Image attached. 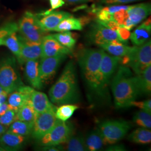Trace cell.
<instances>
[{
    "instance_id": "6",
    "label": "cell",
    "mask_w": 151,
    "mask_h": 151,
    "mask_svg": "<svg viewBox=\"0 0 151 151\" xmlns=\"http://www.w3.org/2000/svg\"><path fill=\"white\" fill-rule=\"evenodd\" d=\"M18 32L28 40L41 43L45 32L38 22V17L30 11H25L17 23Z\"/></svg>"
},
{
    "instance_id": "43",
    "label": "cell",
    "mask_w": 151,
    "mask_h": 151,
    "mask_svg": "<svg viewBox=\"0 0 151 151\" xmlns=\"http://www.w3.org/2000/svg\"><path fill=\"white\" fill-rule=\"evenodd\" d=\"M62 149H63V148L61 146H60V145L44 146L42 148V150L44 151H59L62 150Z\"/></svg>"
},
{
    "instance_id": "14",
    "label": "cell",
    "mask_w": 151,
    "mask_h": 151,
    "mask_svg": "<svg viewBox=\"0 0 151 151\" xmlns=\"http://www.w3.org/2000/svg\"><path fill=\"white\" fill-rule=\"evenodd\" d=\"M21 44L20 56L17 60L20 65L24 64L30 60H38L41 57V43L34 42L18 35Z\"/></svg>"
},
{
    "instance_id": "28",
    "label": "cell",
    "mask_w": 151,
    "mask_h": 151,
    "mask_svg": "<svg viewBox=\"0 0 151 151\" xmlns=\"http://www.w3.org/2000/svg\"><path fill=\"white\" fill-rule=\"evenodd\" d=\"M129 139L137 144H150L151 142V130L144 128H138L130 134Z\"/></svg>"
},
{
    "instance_id": "33",
    "label": "cell",
    "mask_w": 151,
    "mask_h": 151,
    "mask_svg": "<svg viewBox=\"0 0 151 151\" xmlns=\"http://www.w3.org/2000/svg\"><path fill=\"white\" fill-rule=\"evenodd\" d=\"M133 122L138 126L142 128L151 129V113L144 110H140L135 114L133 117Z\"/></svg>"
},
{
    "instance_id": "36",
    "label": "cell",
    "mask_w": 151,
    "mask_h": 151,
    "mask_svg": "<svg viewBox=\"0 0 151 151\" xmlns=\"http://www.w3.org/2000/svg\"><path fill=\"white\" fill-rule=\"evenodd\" d=\"M128 10L122 9L119 11H116L112 14L113 19L120 26H123L125 22L128 19Z\"/></svg>"
},
{
    "instance_id": "49",
    "label": "cell",
    "mask_w": 151,
    "mask_h": 151,
    "mask_svg": "<svg viewBox=\"0 0 151 151\" xmlns=\"http://www.w3.org/2000/svg\"><path fill=\"white\" fill-rule=\"evenodd\" d=\"M4 92H7L3 88H2L0 86V94L2 93H4Z\"/></svg>"
},
{
    "instance_id": "3",
    "label": "cell",
    "mask_w": 151,
    "mask_h": 151,
    "mask_svg": "<svg viewBox=\"0 0 151 151\" xmlns=\"http://www.w3.org/2000/svg\"><path fill=\"white\" fill-rule=\"evenodd\" d=\"M113 77L111 86L115 107L117 109L130 107V103L140 95L135 76L128 67L120 66Z\"/></svg>"
},
{
    "instance_id": "42",
    "label": "cell",
    "mask_w": 151,
    "mask_h": 151,
    "mask_svg": "<svg viewBox=\"0 0 151 151\" xmlns=\"http://www.w3.org/2000/svg\"><path fill=\"white\" fill-rule=\"evenodd\" d=\"M49 1L50 5L51 7L50 9L48 11L44 12L43 14H48L50 12L54 11V10L57 9L63 6L65 4L64 0H49Z\"/></svg>"
},
{
    "instance_id": "2",
    "label": "cell",
    "mask_w": 151,
    "mask_h": 151,
    "mask_svg": "<svg viewBox=\"0 0 151 151\" xmlns=\"http://www.w3.org/2000/svg\"><path fill=\"white\" fill-rule=\"evenodd\" d=\"M51 102L62 105L75 103L80 97L76 67L72 61L65 65L59 79L49 91Z\"/></svg>"
},
{
    "instance_id": "45",
    "label": "cell",
    "mask_w": 151,
    "mask_h": 151,
    "mask_svg": "<svg viewBox=\"0 0 151 151\" xmlns=\"http://www.w3.org/2000/svg\"><path fill=\"white\" fill-rule=\"evenodd\" d=\"M9 94V93L7 92H4L0 94V106L6 102Z\"/></svg>"
},
{
    "instance_id": "31",
    "label": "cell",
    "mask_w": 151,
    "mask_h": 151,
    "mask_svg": "<svg viewBox=\"0 0 151 151\" xmlns=\"http://www.w3.org/2000/svg\"><path fill=\"white\" fill-rule=\"evenodd\" d=\"M78 107L76 105L63 104L57 108L55 111V117L60 120L66 122L73 115Z\"/></svg>"
},
{
    "instance_id": "12",
    "label": "cell",
    "mask_w": 151,
    "mask_h": 151,
    "mask_svg": "<svg viewBox=\"0 0 151 151\" xmlns=\"http://www.w3.org/2000/svg\"><path fill=\"white\" fill-rule=\"evenodd\" d=\"M120 62V57L111 55L104 52L100 70L102 77L103 84L108 89L113 75L117 70Z\"/></svg>"
},
{
    "instance_id": "19",
    "label": "cell",
    "mask_w": 151,
    "mask_h": 151,
    "mask_svg": "<svg viewBox=\"0 0 151 151\" xmlns=\"http://www.w3.org/2000/svg\"><path fill=\"white\" fill-rule=\"evenodd\" d=\"M25 64V74L27 81L34 88L40 90L43 83L39 76L38 60H30Z\"/></svg>"
},
{
    "instance_id": "48",
    "label": "cell",
    "mask_w": 151,
    "mask_h": 151,
    "mask_svg": "<svg viewBox=\"0 0 151 151\" xmlns=\"http://www.w3.org/2000/svg\"><path fill=\"white\" fill-rule=\"evenodd\" d=\"M8 127L0 124V138L7 130Z\"/></svg>"
},
{
    "instance_id": "30",
    "label": "cell",
    "mask_w": 151,
    "mask_h": 151,
    "mask_svg": "<svg viewBox=\"0 0 151 151\" xmlns=\"http://www.w3.org/2000/svg\"><path fill=\"white\" fill-rule=\"evenodd\" d=\"M65 143L67 151H87L85 139L82 135H73L72 134Z\"/></svg>"
},
{
    "instance_id": "7",
    "label": "cell",
    "mask_w": 151,
    "mask_h": 151,
    "mask_svg": "<svg viewBox=\"0 0 151 151\" xmlns=\"http://www.w3.org/2000/svg\"><path fill=\"white\" fill-rule=\"evenodd\" d=\"M128 65L137 75L142 72L151 65V42L150 40L140 46L132 47L127 54Z\"/></svg>"
},
{
    "instance_id": "18",
    "label": "cell",
    "mask_w": 151,
    "mask_h": 151,
    "mask_svg": "<svg viewBox=\"0 0 151 151\" xmlns=\"http://www.w3.org/2000/svg\"><path fill=\"white\" fill-rule=\"evenodd\" d=\"M25 141L26 137L6 131L0 138V146L6 151H18L22 148Z\"/></svg>"
},
{
    "instance_id": "9",
    "label": "cell",
    "mask_w": 151,
    "mask_h": 151,
    "mask_svg": "<svg viewBox=\"0 0 151 151\" xmlns=\"http://www.w3.org/2000/svg\"><path fill=\"white\" fill-rule=\"evenodd\" d=\"M57 108L54 106L42 113H38L35 119L31 134L35 140H39L54 127L58 119L55 117Z\"/></svg>"
},
{
    "instance_id": "50",
    "label": "cell",
    "mask_w": 151,
    "mask_h": 151,
    "mask_svg": "<svg viewBox=\"0 0 151 151\" xmlns=\"http://www.w3.org/2000/svg\"><path fill=\"white\" fill-rule=\"evenodd\" d=\"M0 151H6L5 149H4L1 146H0Z\"/></svg>"
},
{
    "instance_id": "41",
    "label": "cell",
    "mask_w": 151,
    "mask_h": 151,
    "mask_svg": "<svg viewBox=\"0 0 151 151\" xmlns=\"http://www.w3.org/2000/svg\"><path fill=\"white\" fill-rule=\"evenodd\" d=\"M97 22L101 24L105 27L109 28V29L113 30L115 32H116L120 27L116 22L113 19L111 20H109V21H105V22H101V21L97 20Z\"/></svg>"
},
{
    "instance_id": "22",
    "label": "cell",
    "mask_w": 151,
    "mask_h": 151,
    "mask_svg": "<svg viewBox=\"0 0 151 151\" xmlns=\"http://www.w3.org/2000/svg\"><path fill=\"white\" fill-rule=\"evenodd\" d=\"M135 81L141 95H150L151 92V66L135 76Z\"/></svg>"
},
{
    "instance_id": "23",
    "label": "cell",
    "mask_w": 151,
    "mask_h": 151,
    "mask_svg": "<svg viewBox=\"0 0 151 151\" xmlns=\"http://www.w3.org/2000/svg\"><path fill=\"white\" fill-rule=\"evenodd\" d=\"M104 50L108 52L114 56L123 57L128 54L132 47L125 45L123 43L119 40H114L100 46Z\"/></svg>"
},
{
    "instance_id": "37",
    "label": "cell",
    "mask_w": 151,
    "mask_h": 151,
    "mask_svg": "<svg viewBox=\"0 0 151 151\" xmlns=\"http://www.w3.org/2000/svg\"><path fill=\"white\" fill-rule=\"evenodd\" d=\"M95 13L97 16V20L105 22L113 20L112 14L106 11L104 7L96 9L95 10Z\"/></svg>"
},
{
    "instance_id": "8",
    "label": "cell",
    "mask_w": 151,
    "mask_h": 151,
    "mask_svg": "<svg viewBox=\"0 0 151 151\" xmlns=\"http://www.w3.org/2000/svg\"><path fill=\"white\" fill-rule=\"evenodd\" d=\"M73 133L72 127L68 123L57 120L48 133L37 140L40 146H57L65 143Z\"/></svg>"
},
{
    "instance_id": "5",
    "label": "cell",
    "mask_w": 151,
    "mask_h": 151,
    "mask_svg": "<svg viewBox=\"0 0 151 151\" xmlns=\"http://www.w3.org/2000/svg\"><path fill=\"white\" fill-rule=\"evenodd\" d=\"M131 128L125 120H107L99 125L97 129L103 137L105 145H114L122 139Z\"/></svg>"
},
{
    "instance_id": "21",
    "label": "cell",
    "mask_w": 151,
    "mask_h": 151,
    "mask_svg": "<svg viewBox=\"0 0 151 151\" xmlns=\"http://www.w3.org/2000/svg\"><path fill=\"white\" fill-rule=\"evenodd\" d=\"M30 102L37 113H43L55 106L50 103L46 94L34 89L31 93Z\"/></svg>"
},
{
    "instance_id": "35",
    "label": "cell",
    "mask_w": 151,
    "mask_h": 151,
    "mask_svg": "<svg viewBox=\"0 0 151 151\" xmlns=\"http://www.w3.org/2000/svg\"><path fill=\"white\" fill-rule=\"evenodd\" d=\"M17 110L14 109H8L1 115H0V124L9 127L14 122L17 120Z\"/></svg>"
},
{
    "instance_id": "24",
    "label": "cell",
    "mask_w": 151,
    "mask_h": 151,
    "mask_svg": "<svg viewBox=\"0 0 151 151\" xmlns=\"http://www.w3.org/2000/svg\"><path fill=\"white\" fill-rule=\"evenodd\" d=\"M83 25L80 19L75 18L70 16L65 19L58 25L54 30V32H69L70 30H82L83 29Z\"/></svg>"
},
{
    "instance_id": "16",
    "label": "cell",
    "mask_w": 151,
    "mask_h": 151,
    "mask_svg": "<svg viewBox=\"0 0 151 151\" xmlns=\"http://www.w3.org/2000/svg\"><path fill=\"white\" fill-rule=\"evenodd\" d=\"M38 22L44 32L54 31L58 25L65 18L72 16L70 13L65 11H52L48 14L38 15Z\"/></svg>"
},
{
    "instance_id": "29",
    "label": "cell",
    "mask_w": 151,
    "mask_h": 151,
    "mask_svg": "<svg viewBox=\"0 0 151 151\" xmlns=\"http://www.w3.org/2000/svg\"><path fill=\"white\" fill-rule=\"evenodd\" d=\"M4 45L9 49L17 60L19 58L20 56L21 44L17 32H12L8 35L4 40Z\"/></svg>"
},
{
    "instance_id": "10",
    "label": "cell",
    "mask_w": 151,
    "mask_h": 151,
    "mask_svg": "<svg viewBox=\"0 0 151 151\" xmlns=\"http://www.w3.org/2000/svg\"><path fill=\"white\" fill-rule=\"evenodd\" d=\"M89 42L101 46L114 40H119L116 32L105 27L101 24L96 22L92 24L87 34Z\"/></svg>"
},
{
    "instance_id": "40",
    "label": "cell",
    "mask_w": 151,
    "mask_h": 151,
    "mask_svg": "<svg viewBox=\"0 0 151 151\" xmlns=\"http://www.w3.org/2000/svg\"><path fill=\"white\" fill-rule=\"evenodd\" d=\"M101 3L107 5H117L121 4H126L133 2L140 1L143 0H99Z\"/></svg>"
},
{
    "instance_id": "13",
    "label": "cell",
    "mask_w": 151,
    "mask_h": 151,
    "mask_svg": "<svg viewBox=\"0 0 151 151\" xmlns=\"http://www.w3.org/2000/svg\"><path fill=\"white\" fill-rule=\"evenodd\" d=\"M151 11V5L149 3H145L133 5L128 10V19L123 27L132 30L137 24L146 19Z\"/></svg>"
},
{
    "instance_id": "44",
    "label": "cell",
    "mask_w": 151,
    "mask_h": 151,
    "mask_svg": "<svg viewBox=\"0 0 151 151\" xmlns=\"http://www.w3.org/2000/svg\"><path fill=\"white\" fill-rule=\"evenodd\" d=\"M107 151H125V148L122 145H114L108 148Z\"/></svg>"
},
{
    "instance_id": "47",
    "label": "cell",
    "mask_w": 151,
    "mask_h": 151,
    "mask_svg": "<svg viewBox=\"0 0 151 151\" xmlns=\"http://www.w3.org/2000/svg\"><path fill=\"white\" fill-rule=\"evenodd\" d=\"M66 2L72 4H80V3H84V2H87L89 1H91L92 0H65Z\"/></svg>"
},
{
    "instance_id": "46",
    "label": "cell",
    "mask_w": 151,
    "mask_h": 151,
    "mask_svg": "<svg viewBox=\"0 0 151 151\" xmlns=\"http://www.w3.org/2000/svg\"><path fill=\"white\" fill-rule=\"evenodd\" d=\"M9 109L7 101L0 106V115L4 113L7 110Z\"/></svg>"
},
{
    "instance_id": "4",
    "label": "cell",
    "mask_w": 151,
    "mask_h": 151,
    "mask_svg": "<svg viewBox=\"0 0 151 151\" xmlns=\"http://www.w3.org/2000/svg\"><path fill=\"white\" fill-rule=\"evenodd\" d=\"M24 86L16 67V60L9 56L0 61V86L9 93Z\"/></svg>"
},
{
    "instance_id": "32",
    "label": "cell",
    "mask_w": 151,
    "mask_h": 151,
    "mask_svg": "<svg viewBox=\"0 0 151 151\" xmlns=\"http://www.w3.org/2000/svg\"><path fill=\"white\" fill-rule=\"evenodd\" d=\"M52 35L60 44L70 50L73 48L76 43V39L74 38L73 34L70 31L60 32Z\"/></svg>"
},
{
    "instance_id": "17",
    "label": "cell",
    "mask_w": 151,
    "mask_h": 151,
    "mask_svg": "<svg viewBox=\"0 0 151 151\" xmlns=\"http://www.w3.org/2000/svg\"><path fill=\"white\" fill-rule=\"evenodd\" d=\"M33 90L34 88L32 87L24 85L16 91L10 93L6 101L9 109H14L17 111L19 108L29 103Z\"/></svg>"
},
{
    "instance_id": "11",
    "label": "cell",
    "mask_w": 151,
    "mask_h": 151,
    "mask_svg": "<svg viewBox=\"0 0 151 151\" xmlns=\"http://www.w3.org/2000/svg\"><path fill=\"white\" fill-rule=\"evenodd\" d=\"M66 57L67 55L62 54L41 58L40 62L39 63V72L43 83L50 80L53 77L60 65Z\"/></svg>"
},
{
    "instance_id": "20",
    "label": "cell",
    "mask_w": 151,
    "mask_h": 151,
    "mask_svg": "<svg viewBox=\"0 0 151 151\" xmlns=\"http://www.w3.org/2000/svg\"><path fill=\"white\" fill-rule=\"evenodd\" d=\"M151 31V21L150 17L130 34L129 39L134 45L140 46L150 38Z\"/></svg>"
},
{
    "instance_id": "27",
    "label": "cell",
    "mask_w": 151,
    "mask_h": 151,
    "mask_svg": "<svg viewBox=\"0 0 151 151\" xmlns=\"http://www.w3.org/2000/svg\"><path fill=\"white\" fill-rule=\"evenodd\" d=\"M37 114L29 101L17 110L16 117L17 120L33 123Z\"/></svg>"
},
{
    "instance_id": "26",
    "label": "cell",
    "mask_w": 151,
    "mask_h": 151,
    "mask_svg": "<svg viewBox=\"0 0 151 151\" xmlns=\"http://www.w3.org/2000/svg\"><path fill=\"white\" fill-rule=\"evenodd\" d=\"M33 123L16 120L9 126L7 132L17 135L27 137L31 134Z\"/></svg>"
},
{
    "instance_id": "1",
    "label": "cell",
    "mask_w": 151,
    "mask_h": 151,
    "mask_svg": "<svg viewBox=\"0 0 151 151\" xmlns=\"http://www.w3.org/2000/svg\"><path fill=\"white\" fill-rule=\"evenodd\" d=\"M103 49H82L77 54V60L90 97L104 101L108 97V89L103 84L100 70Z\"/></svg>"
},
{
    "instance_id": "25",
    "label": "cell",
    "mask_w": 151,
    "mask_h": 151,
    "mask_svg": "<svg viewBox=\"0 0 151 151\" xmlns=\"http://www.w3.org/2000/svg\"><path fill=\"white\" fill-rule=\"evenodd\" d=\"M87 151H96L101 150L105 145L103 137L96 129L90 133L85 139Z\"/></svg>"
},
{
    "instance_id": "38",
    "label": "cell",
    "mask_w": 151,
    "mask_h": 151,
    "mask_svg": "<svg viewBox=\"0 0 151 151\" xmlns=\"http://www.w3.org/2000/svg\"><path fill=\"white\" fill-rule=\"evenodd\" d=\"M132 106L140 108L142 110H144L148 113H151V100L150 99L144 101H135V100L133 101L130 104V106Z\"/></svg>"
},
{
    "instance_id": "39",
    "label": "cell",
    "mask_w": 151,
    "mask_h": 151,
    "mask_svg": "<svg viewBox=\"0 0 151 151\" xmlns=\"http://www.w3.org/2000/svg\"><path fill=\"white\" fill-rule=\"evenodd\" d=\"M116 32L118 34L119 40L122 43H126L127 42H128L131 34L129 30L121 26L116 31Z\"/></svg>"
},
{
    "instance_id": "34",
    "label": "cell",
    "mask_w": 151,
    "mask_h": 151,
    "mask_svg": "<svg viewBox=\"0 0 151 151\" xmlns=\"http://www.w3.org/2000/svg\"><path fill=\"white\" fill-rule=\"evenodd\" d=\"M18 32L17 24L15 22H9L6 23L0 27V46L4 45L6 38L10 34Z\"/></svg>"
},
{
    "instance_id": "15",
    "label": "cell",
    "mask_w": 151,
    "mask_h": 151,
    "mask_svg": "<svg viewBox=\"0 0 151 151\" xmlns=\"http://www.w3.org/2000/svg\"><path fill=\"white\" fill-rule=\"evenodd\" d=\"M42 54L41 58L54 57L59 55L71 54L70 49L62 45L52 35L44 36L41 42Z\"/></svg>"
}]
</instances>
